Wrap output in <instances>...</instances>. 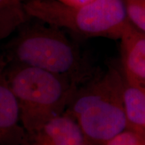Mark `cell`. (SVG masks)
Here are the masks:
<instances>
[{"label":"cell","instance_id":"1","mask_svg":"<svg viewBox=\"0 0 145 145\" xmlns=\"http://www.w3.org/2000/svg\"><path fill=\"white\" fill-rule=\"evenodd\" d=\"M124 85L122 72L112 66L77 87L65 114L79 125L85 142L104 145L128 128Z\"/></svg>","mask_w":145,"mask_h":145},{"label":"cell","instance_id":"2","mask_svg":"<svg viewBox=\"0 0 145 145\" xmlns=\"http://www.w3.org/2000/svg\"><path fill=\"white\" fill-rule=\"evenodd\" d=\"M26 22L5 46L3 54L8 63L67 76L79 86L92 77L88 62L63 29L40 21Z\"/></svg>","mask_w":145,"mask_h":145},{"label":"cell","instance_id":"3","mask_svg":"<svg viewBox=\"0 0 145 145\" xmlns=\"http://www.w3.org/2000/svg\"><path fill=\"white\" fill-rule=\"evenodd\" d=\"M4 75L28 135L63 115L79 86L67 76L26 65L11 64Z\"/></svg>","mask_w":145,"mask_h":145},{"label":"cell","instance_id":"4","mask_svg":"<svg viewBox=\"0 0 145 145\" xmlns=\"http://www.w3.org/2000/svg\"><path fill=\"white\" fill-rule=\"evenodd\" d=\"M28 18L84 38L120 39L129 22L123 0H95L70 7L56 0H25Z\"/></svg>","mask_w":145,"mask_h":145},{"label":"cell","instance_id":"5","mask_svg":"<svg viewBox=\"0 0 145 145\" xmlns=\"http://www.w3.org/2000/svg\"><path fill=\"white\" fill-rule=\"evenodd\" d=\"M119 40L125 80L145 89V34L129 23Z\"/></svg>","mask_w":145,"mask_h":145},{"label":"cell","instance_id":"6","mask_svg":"<svg viewBox=\"0 0 145 145\" xmlns=\"http://www.w3.org/2000/svg\"><path fill=\"white\" fill-rule=\"evenodd\" d=\"M26 138L17 99L3 73L0 78V145H24Z\"/></svg>","mask_w":145,"mask_h":145},{"label":"cell","instance_id":"7","mask_svg":"<svg viewBox=\"0 0 145 145\" xmlns=\"http://www.w3.org/2000/svg\"><path fill=\"white\" fill-rule=\"evenodd\" d=\"M83 142L84 138L79 125L64 113L36 132L27 135L24 145H80Z\"/></svg>","mask_w":145,"mask_h":145},{"label":"cell","instance_id":"8","mask_svg":"<svg viewBox=\"0 0 145 145\" xmlns=\"http://www.w3.org/2000/svg\"><path fill=\"white\" fill-rule=\"evenodd\" d=\"M124 101L128 128L136 131L145 128V89L132 86L124 79Z\"/></svg>","mask_w":145,"mask_h":145},{"label":"cell","instance_id":"9","mask_svg":"<svg viewBox=\"0 0 145 145\" xmlns=\"http://www.w3.org/2000/svg\"><path fill=\"white\" fill-rule=\"evenodd\" d=\"M28 17L25 13L23 4L16 5L0 12V43L16 31Z\"/></svg>","mask_w":145,"mask_h":145},{"label":"cell","instance_id":"10","mask_svg":"<svg viewBox=\"0 0 145 145\" xmlns=\"http://www.w3.org/2000/svg\"><path fill=\"white\" fill-rule=\"evenodd\" d=\"M128 20L145 34V0H123Z\"/></svg>","mask_w":145,"mask_h":145},{"label":"cell","instance_id":"11","mask_svg":"<svg viewBox=\"0 0 145 145\" xmlns=\"http://www.w3.org/2000/svg\"><path fill=\"white\" fill-rule=\"evenodd\" d=\"M104 145H145L138 132L126 129L108 140Z\"/></svg>","mask_w":145,"mask_h":145},{"label":"cell","instance_id":"12","mask_svg":"<svg viewBox=\"0 0 145 145\" xmlns=\"http://www.w3.org/2000/svg\"><path fill=\"white\" fill-rule=\"evenodd\" d=\"M59 2L70 7H81L89 4L95 0H56Z\"/></svg>","mask_w":145,"mask_h":145},{"label":"cell","instance_id":"13","mask_svg":"<svg viewBox=\"0 0 145 145\" xmlns=\"http://www.w3.org/2000/svg\"><path fill=\"white\" fill-rule=\"evenodd\" d=\"M25 0H0V12L16 5L23 4Z\"/></svg>","mask_w":145,"mask_h":145},{"label":"cell","instance_id":"14","mask_svg":"<svg viewBox=\"0 0 145 145\" xmlns=\"http://www.w3.org/2000/svg\"><path fill=\"white\" fill-rule=\"evenodd\" d=\"M8 64V61L5 59L4 54L0 51V78L3 75V74L4 73Z\"/></svg>","mask_w":145,"mask_h":145},{"label":"cell","instance_id":"15","mask_svg":"<svg viewBox=\"0 0 145 145\" xmlns=\"http://www.w3.org/2000/svg\"><path fill=\"white\" fill-rule=\"evenodd\" d=\"M137 132H138V133L140 134L141 137H142L143 141H144V144H145V128H144V129H142V130H138V131H137Z\"/></svg>","mask_w":145,"mask_h":145},{"label":"cell","instance_id":"16","mask_svg":"<svg viewBox=\"0 0 145 145\" xmlns=\"http://www.w3.org/2000/svg\"><path fill=\"white\" fill-rule=\"evenodd\" d=\"M80 145H90V144H88V143H86V142H83L82 144H81Z\"/></svg>","mask_w":145,"mask_h":145}]
</instances>
